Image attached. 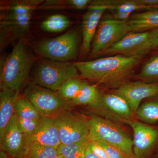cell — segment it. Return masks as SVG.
<instances>
[{"mask_svg":"<svg viewBox=\"0 0 158 158\" xmlns=\"http://www.w3.org/2000/svg\"><path fill=\"white\" fill-rule=\"evenodd\" d=\"M141 61L137 57L117 55L74 64L83 78L116 89L128 81Z\"/></svg>","mask_w":158,"mask_h":158,"instance_id":"cell-1","label":"cell"},{"mask_svg":"<svg viewBox=\"0 0 158 158\" xmlns=\"http://www.w3.org/2000/svg\"><path fill=\"white\" fill-rule=\"evenodd\" d=\"M34 56L27 44L21 39L10 54L1 62V89L19 92L28 79Z\"/></svg>","mask_w":158,"mask_h":158,"instance_id":"cell-2","label":"cell"},{"mask_svg":"<svg viewBox=\"0 0 158 158\" xmlns=\"http://www.w3.org/2000/svg\"><path fill=\"white\" fill-rule=\"evenodd\" d=\"M40 0L15 1L2 6L1 19V48L23 37L30 30L33 11L43 2Z\"/></svg>","mask_w":158,"mask_h":158,"instance_id":"cell-3","label":"cell"},{"mask_svg":"<svg viewBox=\"0 0 158 158\" xmlns=\"http://www.w3.org/2000/svg\"><path fill=\"white\" fill-rule=\"evenodd\" d=\"M89 142L102 141L118 150L126 158H135L133 152V139L113 122L96 116L89 118Z\"/></svg>","mask_w":158,"mask_h":158,"instance_id":"cell-4","label":"cell"},{"mask_svg":"<svg viewBox=\"0 0 158 158\" xmlns=\"http://www.w3.org/2000/svg\"><path fill=\"white\" fill-rule=\"evenodd\" d=\"M78 72L74 62L44 60L36 69L34 84L57 92L65 81L78 77Z\"/></svg>","mask_w":158,"mask_h":158,"instance_id":"cell-5","label":"cell"},{"mask_svg":"<svg viewBox=\"0 0 158 158\" xmlns=\"http://www.w3.org/2000/svg\"><path fill=\"white\" fill-rule=\"evenodd\" d=\"M131 32L127 22L113 18L101 20L92 41L89 58L102 56L107 50L119 42Z\"/></svg>","mask_w":158,"mask_h":158,"instance_id":"cell-6","label":"cell"},{"mask_svg":"<svg viewBox=\"0 0 158 158\" xmlns=\"http://www.w3.org/2000/svg\"><path fill=\"white\" fill-rule=\"evenodd\" d=\"M79 37L70 31L55 38L44 40L36 47L37 52L50 60L69 62L75 59L78 52Z\"/></svg>","mask_w":158,"mask_h":158,"instance_id":"cell-7","label":"cell"},{"mask_svg":"<svg viewBox=\"0 0 158 158\" xmlns=\"http://www.w3.org/2000/svg\"><path fill=\"white\" fill-rule=\"evenodd\" d=\"M25 97L34 105L40 116L55 119L69 110V104L56 92L31 84L27 88Z\"/></svg>","mask_w":158,"mask_h":158,"instance_id":"cell-8","label":"cell"},{"mask_svg":"<svg viewBox=\"0 0 158 158\" xmlns=\"http://www.w3.org/2000/svg\"><path fill=\"white\" fill-rule=\"evenodd\" d=\"M54 120L61 144H74L88 140L90 127L89 118L68 110Z\"/></svg>","mask_w":158,"mask_h":158,"instance_id":"cell-9","label":"cell"},{"mask_svg":"<svg viewBox=\"0 0 158 158\" xmlns=\"http://www.w3.org/2000/svg\"><path fill=\"white\" fill-rule=\"evenodd\" d=\"M133 131V152L135 158H143L158 146V127L135 120H125Z\"/></svg>","mask_w":158,"mask_h":158,"instance_id":"cell-10","label":"cell"},{"mask_svg":"<svg viewBox=\"0 0 158 158\" xmlns=\"http://www.w3.org/2000/svg\"><path fill=\"white\" fill-rule=\"evenodd\" d=\"M1 148L11 157L25 158L31 142L28 136L22 131L17 117L14 115L0 138Z\"/></svg>","mask_w":158,"mask_h":158,"instance_id":"cell-11","label":"cell"},{"mask_svg":"<svg viewBox=\"0 0 158 158\" xmlns=\"http://www.w3.org/2000/svg\"><path fill=\"white\" fill-rule=\"evenodd\" d=\"M113 92L122 97L127 102L132 112L135 116L143 100L158 94V83H149L140 81H127Z\"/></svg>","mask_w":158,"mask_h":158,"instance_id":"cell-12","label":"cell"},{"mask_svg":"<svg viewBox=\"0 0 158 158\" xmlns=\"http://www.w3.org/2000/svg\"><path fill=\"white\" fill-rule=\"evenodd\" d=\"M150 36V31L131 32L121 40L111 47L102 56L121 55L142 59L147 55L146 46Z\"/></svg>","mask_w":158,"mask_h":158,"instance_id":"cell-13","label":"cell"},{"mask_svg":"<svg viewBox=\"0 0 158 158\" xmlns=\"http://www.w3.org/2000/svg\"><path fill=\"white\" fill-rule=\"evenodd\" d=\"M91 107L123 123L125 120L134 119L135 116L127 102L114 92L101 94L98 102Z\"/></svg>","mask_w":158,"mask_h":158,"instance_id":"cell-14","label":"cell"},{"mask_svg":"<svg viewBox=\"0 0 158 158\" xmlns=\"http://www.w3.org/2000/svg\"><path fill=\"white\" fill-rule=\"evenodd\" d=\"M106 10L105 6L99 5L95 1H92L88 7L82 21L83 40L81 47L82 54H87L90 52L102 16Z\"/></svg>","mask_w":158,"mask_h":158,"instance_id":"cell-15","label":"cell"},{"mask_svg":"<svg viewBox=\"0 0 158 158\" xmlns=\"http://www.w3.org/2000/svg\"><path fill=\"white\" fill-rule=\"evenodd\" d=\"M29 137L31 144L57 148L61 144L55 120L48 117L41 116L37 130L32 135Z\"/></svg>","mask_w":158,"mask_h":158,"instance_id":"cell-16","label":"cell"},{"mask_svg":"<svg viewBox=\"0 0 158 158\" xmlns=\"http://www.w3.org/2000/svg\"><path fill=\"white\" fill-rule=\"evenodd\" d=\"M99 5L105 6L115 19L127 22L132 13L140 10H149L145 7L137 2L136 0H96Z\"/></svg>","mask_w":158,"mask_h":158,"instance_id":"cell-17","label":"cell"},{"mask_svg":"<svg viewBox=\"0 0 158 158\" xmlns=\"http://www.w3.org/2000/svg\"><path fill=\"white\" fill-rule=\"evenodd\" d=\"M19 92L7 88H2L0 92V138L7 125L14 115V107Z\"/></svg>","mask_w":158,"mask_h":158,"instance_id":"cell-18","label":"cell"},{"mask_svg":"<svg viewBox=\"0 0 158 158\" xmlns=\"http://www.w3.org/2000/svg\"><path fill=\"white\" fill-rule=\"evenodd\" d=\"M131 32H145L158 29V9L136 13L127 21Z\"/></svg>","mask_w":158,"mask_h":158,"instance_id":"cell-19","label":"cell"},{"mask_svg":"<svg viewBox=\"0 0 158 158\" xmlns=\"http://www.w3.org/2000/svg\"><path fill=\"white\" fill-rule=\"evenodd\" d=\"M101 94L96 85H90L86 81H82L81 86L77 95L69 105L73 106H93L100 98Z\"/></svg>","mask_w":158,"mask_h":158,"instance_id":"cell-20","label":"cell"},{"mask_svg":"<svg viewBox=\"0 0 158 158\" xmlns=\"http://www.w3.org/2000/svg\"><path fill=\"white\" fill-rule=\"evenodd\" d=\"M145 100L138 108L135 116L145 123H158V94Z\"/></svg>","mask_w":158,"mask_h":158,"instance_id":"cell-21","label":"cell"},{"mask_svg":"<svg viewBox=\"0 0 158 158\" xmlns=\"http://www.w3.org/2000/svg\"><path fill=\"white\" fill-rule=\"evenodd\" d=\"M135 78L147 83H158V50L144 62Z\"/></svg>","mask_w":158,"mask_h":158,"instance_id":"cell-22","label":"cell"},{"mask_svg":"<svg viewBox=\"0 0 158 158\" xmlns=\"http://www.w3.org/2000/svg\"><path fill=\"white\" fill-rule=\"evenodd\" d=\"M92 1L90 0H49L43 2L38 9H88Z\"/></svg>","mask_w":158,"mask_h":158,"instance_id":"cell-23","label":"cell"},{"mask_svg":"<svg viewBox=\"0 0 158 158\" xmlns=\"http://www.w3.org/2000/svg\"><path fill=\"white\" fill-rule=\"evenodd\" d=\"M14 115L21 119H39L41 116L31 101L25 97H19L14 107Z\"/></svg>","mask_w":158,"mask_h":158,"instance_id":"cell-24","label":"cell"},{"mask_svg":"<svg viewBox=\"0 0 158 158\" xmlns=\"http://www.w3.org/2000/svg\"><path fill=\"white\" fill-rule=\"evenodd\" d=\"M71 24L70 19L65 15L55 14L43 21L40 25V27L46 32L59 33L66 30Z\"/></svg>","mask_w":158,"mask_h":158,"instance_id":"cell-25","label":"cell"},{"mask_svg":"<svg viewBox=\"0 0 158 158\" xmlns=\"http://www.w3.org/2000/svg\"><path fill=\"white\" fill-rule=\"evenodd\" d=\"M88 140L69 144H61L58 147L59 154L64 158H86L85 152Z\"/></svg>","mask_w":158,"mask_h":158,"instance_id":"cell-26","label":"cell"},{"mask_svg":"<svg viewBox=\"0 0 158 158\" xmlns=\"http://www.w3.org/2000/svg\"><path fill=\"white\" fill-rule=\"evenodd\" d=\"M82 82V81L79 77L71 79L65 81L57 92L59 96L69 104L77 95Z\"/></svg>","mask_w":158,"mask_h":158,"instance_id":"cell-27","label":"cell"},{"mask_svg":"<svg viewBox=\"0 0 158 158\" xmlns=\"http://www.w3.org/2000/svg\"><path fill=\"white\" fill-rule=\"evenodd\" d=\"M58 155L57 148L32 144L25 158H54Z\"/></svg>","mask_w":158,"mask_h":158,"instance_id":"cell-28","label":"cell"},{"mask_svg":"<svg viewBox=\"0 0 158 158\" xmlns=\"http://www.w3.org/2000/svg\"><path fill=\"white\" fill-rule=\"evenodd\" d=\"M40 118L37 119H30L17 118L20 129L25 135L28 136L32 135L38 127Z\"/></svg>","mask_w":158,"mask_h":158,"instance_id":"cell-29","label":"cell"},{"mask_svg":"<svg viewBox=\"0 0 158 158\" xmlns=\"http://www.w3.org/2000/svg\"><path fill=\"white\" fill-rule=\"evenodd\" d=\"M158 50V29L150 31L149 40L146 46L147 54Z\"/></svg>","mask_w":158,"mask_h":158,"instance_id":"cell-30","label":"cell"},{"mask_svg":"<svg viewBox=\"0 0 158 158\" xmlns=\"http://www.w3.org/2000/svg\"><path fill=\"white\" fill-rule=\"evenodd\" d=\"M106 151L109 158H126L120 151L105 142L97 141Z\"/></svg>","mask_w":158,"mask_h":158,"instance_id":"cell-31","label":"cell"},{"mask_svg":"<svg viewBox=\"0 0 158 158\" xmlns=\"http://www.w3.org/2000/svg\"><path fill=\"white\" fill-rule=\"evenodd\" d=\"M88 147L93 153L100 158H109L106 151L97 141L89 142Z\"/></svg>","mask_w":158,"mask_h":158,"instance_id":"cell-32","label":"cell"},{"mask_svg":"<svg viewBox=\"0 0 158 158\" xmlns=\"http://www.w3.org/2000/svg\"><path fill=\"white\" fill-rule=\"evenodd\" d=\"M85 158H100L99 157L91 152L89 147H87L85 152Z\"/></svg>","mask_w":158,"mask_h":158,"instance_id":"cell-33","label":"cell"},{"mask_svg":"<svg viewBox=\"0 0 158 158\" xmlns=\"http://www.w3.org/2000/svg\"><path fill=\"white\" fill-rule=\"evenodd\" d=\"M0 158H9L8 154L5 152L1 150L0 151Z\"/></svg>","mask_w":158,"mask_h":158,"instance_id":"cell-34","label":"cell"},{"mask_svg":"<svg viewBox=\"0 0 158 158\" xmlns=\"http://www.w3.org/2000/svg\"><path fill=\"white\" fill-rule=\"evenodd\" d=\"M54 158H64L62 156H61L60 155H58V156H56V157H55Z\"/></svg>","mask_w":158,"mask_h":158,"instance_id":"cell-35","label":"cell"},{"mask_svg":"<svg viewBox=\"0 0 158 158\" xmlns=\"http://www.w3.org/2000/svg\"><path fill=\"white\" fill-rule=\"evenodd\" d=\"M158 9V4L155 7H154V8H153V9Z\"/></svg>","mask_w":158,"mask_h":158,"instance_id":"cell-36","label":"cell"},{"mask_svg":"<svg viewBox=\"0 0 158 158\" xmlns=\"http://www.w3.org/2000/svg\"></svg>","mask_w":158,"mask_h":158,"instance_id":"cell-37","label":"cell"}]
</instances>
